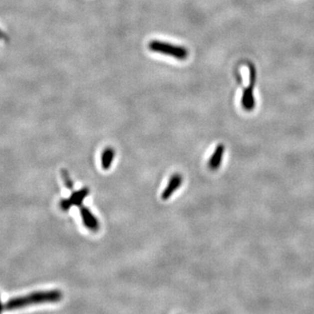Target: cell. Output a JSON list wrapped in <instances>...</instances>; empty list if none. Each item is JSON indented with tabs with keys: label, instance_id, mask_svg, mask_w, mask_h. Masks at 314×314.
I'll use <instances>...</instances> for the list:
<instances>
[{
	"label": "cell",
	"instance_id": "6da1fadb",
	"mask_svg": "<svg viewBox=\"0 0 314 314\" xmlns=\"http://www.w3.org/2000/svg\"><path fill=\"white\" fill-rule=\"evenodd\" d=\"M62 293L59 290L41 291L36 292L22 297L13 298L3 305L5 310H16L33 305L56 303L62 299Z\"/></svg>",
	"mask_w": 314,
	"mask_h": 314
},
{
	"label": "cell",
	"instance_id": "7a4b0ae2",
	"mask_svg": "<svg viewBox=\"0 0 314 314\" xmlns=\"http://www.w3.org/2000/svg\"><path fill=\"white\" fill-rule=\"evenodd\" d=\"M149 48L152 52L170 56L179 60L186 59L189 55V52L185 47L180 46V45H172V44L160 41V40H152L149 42Z\"/></svg>",
	"mask_w": 314,
	"mask_h": 314
},
{
	"label": "cell",
	"instance_id": "3957f363",
	"mask_svg": "<svg viewBox=\"0 0 314 314\" xmlns=\"http://www.w3.org/2000/svg\"><path fill=\"white\" fill-rule=\"evenodd\" d=\"M249 66V86L244 90L242 95L241 104L246 111H252L255 108L256 101L254 97V88L257 81V70L253 64L250 63Z\"/></svg>",
	"mask_w": 314,
	"mask_h": 314
},
{
	"label": "cell",
	"instance_id": "277c9868",
	"mask_svg": "<svg viewBox=\"0 0 314 314\" xmlns=\"http://www.w3.org/2000/svg\"><path fill=\"white\" fill-rule=\"evenodd\" d=\"M89 192L88 188H83L81 190L73 192L69 198L60 201V208L63 211H66L73 206H80L84 199L89 195Z\"/></svg>",
	"mask_w": 314,
	"mask_h": 314
},
{
	"label": "cell",
	"instance_id": "5b68a950",
	"mask_svg": "<svg viewBox=\"0 0 314 314\" xmlns=\"http://www.w3.org/2000/svg\"><path fill=\"white\" fill-rule=\"evenodd\" d=\"M80 216L82 218L83 224L86 228L92 232H96L99 230L100 228L99 221L88 208L86 207V206H81L80 207Z\"/></svg>",
	"mask_w": 314,
	"mask_h": 314
},
{
	"label": "cell",
	"instance_id": "8992f818",
	"mask_svg": "<svg viewBox=\"0 0 314 314\" xmlns=\"http://www.w3.org/2000/svg\"><path fill=\"white\" fill-rule=\"evenodd\" d=\"M183 183V177L179 174H175L169 179L168 185L166 186L165 190H163L162 194V200H168L173 194L178 190V188Z\"/></svg>",
	"mask_w": 314,
	"mask_h": 314
},
{
	"label": "cell",
	"instance_id": "52a82bcc",
	"mask_svg": "<svg viewBox=\"0 0 314 314\" xmlns=\"http://www.w3.org/2000/svg\"><path fill=\"white\" fill-rule=\"evenodd\" d=\"M225 151V147L224 144H218L217 146V148L215 149L214 152L212 154V156L209 161V163H208V166L210 169H212V170H216L220 167Z\"/></svg>",
	"mask_w": 314,
	"mask_h": 314
},
{
	"label": "cell",
	"instance_id": "ba28073f",
	"mask_svg": "<svg viewBox=\"0 0 314 314\" xmlns=\"http://www.w3.org/2000/svg\"><path fill=\"white\" fill-rule=\"evenodd\" d=\"M114 156H115V152H114V149L112 148H107V149L104 150L101 155V166H102V169L107 170V169L110 168V166L113 163L114 161Z\"/></svg>",
	"mask_w": 314,
	"mask_h": 314
},
{
	"label": "cell",
	"instance_id": "9c48e42d",
	"mask_svg": "<svg viewBox=\"0 0 314 314\" xmlns=\"http://www.w3.org/2000/svg\"><path fill=\"white\" fill-rule=\"evenodd\" d=\"M61 176H62L63 181H64V183H65V185H66L69 190H73V181L71 179L69 174L66 171V169H62V170H61Z\"/></svg>",
	"mask_w": 314,
	"mask_h": 314
},
{
	"label": "cell",
	"instance_id": "30bf717a",
	"mask_svg": "<svg viewBox=\"0 0 314 314\" xmlns=\"http://www.w3.org/2000/svg\"><path fill=\"white\" fill-rule=\"evenodd\" d=\"M3 38H5V35H4L3 31L0 30V39H3Z\"/></svg>",
	"mask_w": 314,
	"mask_h": 314
},
{
	"label": "cell",
	"instance_id": "8fae6325",
	"mask_svg": "<svg viewBox=\"0 0 314 314\" xmlns=\"http://www.w3.org/2000/svg\"><path fill=\"white\" fill-rule=\"evenodd\" d=\"M4 308H3V305L2 304V302H1V299H0V313L3 311Z\"/></svg>",
	"mask_w": 314,
	"mask_h": 314
}]
</instances>
